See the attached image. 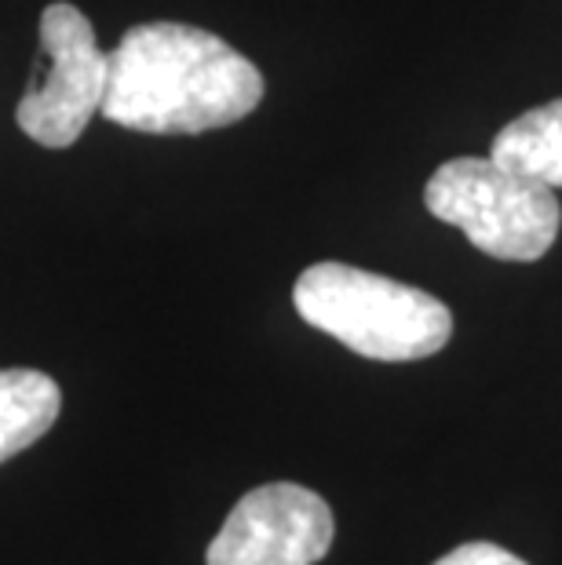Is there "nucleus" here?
<instances>
[{
    "label": "nucleus",
    "mask_w": 562,
    "mask_h": 565,
    "mask_svg": "<svg viewBox=\"0 0 562 565\" xmlns=\"http://www.w3.org/2000/svg\"><path fill=\"white\" fill-rule=\"evenodd\" d=\"M259 99L263 74L216 33L142 22L110 52L99 114L147 136H198L245 121Z\"/></svg>",
    "instance_id": "obj_1"
},
{
    "label": "nucleus",
    "mask_w": 562,
    "mask_h": 565,
    "mask_svg": "<svg viewBox=\"0 0 562 565\" xmlns=\"http://www.w3.org/2000/svg\"><path fill=\"white\" fill-rule=\"evenodd\" d=\"M293 303L307 324L373 362H421L453 335V315L442 299L347 263L307 267Z\"/></svg>",
    "instance_id": "obj_2"
},
{
    "label": "nucleus",
    "mask_w": 562,
    "mask_h": 565,
    "mask_svg": "<svg viewBox=\"0 0 562 565\" xmlns=\"http://www.w3.org/2000/svg\"><path fill=\"white\" fill-rule=\"evenodd\" d=\"M435 220L457 226L486 256L533 263L555 245L562 209L555 190L494 158H453L424 186Z\"/></svg>",
    "instance_id": "obj_3"
},
{
    "label": "nucleus",
    "mask_w": 562,
    "mask_h": 565,
    "mask_svg": "<svg viewBox=\"0 0 562 565\" xmlns=\"http://www.w3.org/2000/svg\"><path fill=\"white\" fill-rule=\"evenodd\" d=\"M41 55L44 74L19 99L15 121L41 147L66 150L103 110L110 52L95 44L85 11L55 0L41 15Z\"/></svg>",
    "instance_id": "obj_4"
},
{
    "label": "nucleus",
    "mask_w": 562,
    "mask_h": 565,
    "mask_svg": "<svg viewBox=\"0 0 562 565\" xmlns=\"http://www.w3.org/2000/svg\"><path fill=\"white\" fill-rule=\"evenodd\" d=\"M329 503L315 489L271 482L245 492L209 544V565H315L329 555Z\"/></svg>",
    "instance_id": "obj_5"
},
{
    "label": "nucleus",
    "mask_w": 562,
    "mask_h": 565,
    "mask_svg": "<svg viewBox=\"0 0 562 565\" xmlns=\"http://www.w3.org/2000/svg\"><path fill=\"white\" fill-rule=\"evenodd\" d=\"M63 408V391L38 369H0V463L41 441Z\"/></svg>",
    "instance_id": "obj_6"
},
{
    "label": "nucleus",
    "mask_w": 562,
    "mask_h": 565,
    "mask_svg": "<svg viewBox=\"0 0 562 565\" xmlns=\"http://www.w3.org/2000/svg\"><path fill=\"white\" fill-rule=\"evenodd\" d=\"M489 158L537 179V183L562 190V99H552L537 110H526L511 125L497 131Z\"/></svg>",
    "instance_id": "obj_7"
},
{
    "label": "nucleus",
    "mask_w": 562,
    "mask_h": 565,
    "mask_svg": "<svg viewBox=\"0 0 562 565\" xmlns=\"http://www.w3.org/2000/svg\"><path fill=\"white\" fill-rule=\"evenodd\" d=\"M435 565H526L519 555L511 551L497 547V544H486V540H475V544H460L457 551L442 555Z\"/></svg>",
    "instance_id": "obj_8"
}]
</instances>
